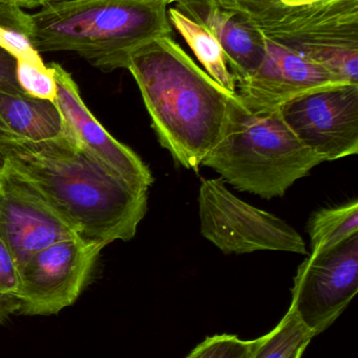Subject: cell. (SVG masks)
Wrapping results in <instances>:
<instances>
[{
    "label": "cell",
    "mask_w": 358,
    "mask_h": 358,
    "mask_svg": "<svg viewBox=\"0 0 358 358\" xmlns=\"http://www.w3.org/2000/svg\"><path fill=\"white\" fill-rule=\"evenodd\" d=\"M164 0H77L41 6L29 16L38 52H71L103 71L128 69L135 50L172 36Z\"/></svg>",
    "instance_id": "cell-3"
},
{
    "label": "cell",
    "mask_w": 358,
    "mask_h": 358,
    "mask_svg": "<svg viewBox=\"0 0 358 358\" xmlns=\"http://www.w3.org/2000/svg\"><path fill=\"white\" fill-rule=\"evenodd\" d=\"M199 217L203 237L225 255L308 252L302 236L291 225L235 196L222 178H202Z\"/></svg>",
    "instance_id": "cell-5"
},
{
    "label": "cell",
    "mask_w": 358,
    "mask_h": 358,
    "mask_svg": "<svg viewBox=\"0 0 358 358\" xmlns=\"http://www.w3.org/2000/svg\"><path fill=\"white\" fill-rule=\"evenodd\" d=\"M174 8L205 27L220 42L235 81L260 64L266 39L218 0H179Z\"/></svg>",
    "instance_id": "cell-13"
},
{
    "label": "cell",
    "mask_w": 358,
    "mask_h": 358,
    "mask_svg": "<svg viewBox=\"0 0 358 358\" xmlns=\"http://www.w3.org/2000/svg\"><path fill=\"white\" fill-rule=\"evenodd\" d=\"M298 140L324 162L358 153V85L338 86L296 99L280 109Z\"/></svg>",
    "instance_id": "cell-9"
},
{
    "label": "cell",
    "mask_w": 358,
    "mask_h": 358,
    "mask_svg": "<svg viewBox=\"0 0 358 358\" xmlns=\"http://www.w3.org/2000/svg\"><path fill=\"white\" fill-rule=\"evenodd\" d=\"M268 41L288 48L358 42V0H218Z\"/></svg>",
    "instance_id": "cell-6"
},
{
    "label": "cell",
    "mask_w": 358,
    "mask_h": 358,
    "mask_svg": "<svg viewBox=\"0 0 358 358\" xmlns=\"http://www.w3.org/2000/svg\"><path fill=\"white\" fill-rule=\"evenodd\" d=\"M77 1V0H43L44 6H54V4L67 3V2Z\"/></svg>",
    "instance_id": "cell-23"
},
{
    "label": "cell",
    "mask_w": 358,
    "mask_h": 358,
    "mask_svg": "<svg viewBox=\"0 0 358 358\" xmlns=\"http://www.w3.org/2000/svg\"><path fill=\"white\" fill-rule=\"evenodd\" d=\"M311 254L327 252L358 234V200L324 208L311 215L307 227Z\"/></svg>",
    "instance_id": "cell-16"
},
{
    "label": "cell",
    "mask_w": 358,
    "mask_h": 358,
    "mask_svg": "<svg viewBox=\"0 0 358 358\" xmlns=\"http://www.w3.org/2000/svg\"><path fill=\"white\" fill-rule=\"evenodd\" d=\"M15 69H16V59L11 56L4 48H0V90H8V92L21 90L17 83ZM10 138H14L0 121V143Z\"/></svg>",
    "instance_id": "cell-22"
},
{
    "label": "cell",
    "mask_w": 358,
    "mask_h": 358,
    "mask_svg": "<svg viewBox=\"0 0 358 358\" xmlns=\"http://www.w3.org/2000/svg\"><path fill=\"white\" fill-rule=\"evenodd\" d=\"M0 169H1V168H0Z\"/></svg>",
    "instance_id": "cell-25"
},
{
    "label": "cell",
    "mask_w": 358,
    "mask_h": 358,
    "mask_svg": "<svg viewBox=\"0 0 358 358\" xmlns=\"http://www.w3.org/2000/svg\"><path fill=\"white\" fill-rule=\"evenodd\" d=\"M48 66L56 82L54 102L64 120L65 134L111 172L135 187L149 191L155 180L149 166L99 123L82 100L71 73L58 63Z\"/></svg>",
    "instance_id": "cell-12"
},
{
    "label": "cell",
    "mask_w": 358,
    "mask_h": 358,
    "mask_svg": "<svg viewBox=\"0 0 358 358\" xmlns=\"http://www.w3.org/2000/svg\"><path fill=\"white\" fill-rule=\"evenodd\" d=\"M79 237L74 227L18 174L0 169V240L20 271L40 250Z\"/></svg>",
    "instance_id": "cell-10"
},
{
    "label": "cell",
    "mask_w": 358,
    "mask_h": 358,
    "mask_svg": "<svg viewBox=\"0 0 358 358\" xmlns=\"http://www.w3.org/2000/svg\"><path fill=\"white\" fill-rule=\"evenodd\" d=\"M348 84L358 85V42H323L294 46Z\"/></svg>",
    "instance_id": "cell-18"
},
{
    "label": "cell",
    "mask_w": 358,
    "mask_h": 358,
    "mask_svg": "<svg viewBox=\"0 0 358 358\" xmlns=\"http://www.w3.org/2000/svg\"><path fill=\"white\" fill-rule=\"evenodd\" d=\"M105 246L81 237L34 255L19 271L21 315H52L77 301Z\"/></svg>",
    "instance_id": "cell-7"
},
{
    "label": "cell",
    "mask_w": 358,
    "mask_h": 358,
    "mask_svg": "<svg viewBox=\"0 0 358 358\" xmlns=\"http://www.w3.org/2000/svg\"><path fill=\"white\" fill-rule=\"evenodd\" d=\"M343 85L348 83L298 50L266 40L260 64L237 80V96L252 113H270L301 96Z\"/></svg>",
    "instance_id": "cell-11"
},
{
    "label": "cell",
    "mask_w": 358,
    "mask_h": 358,
    "mask_svg": "<svg viewBox=\"0 0 358 358\" xmlns=\"http://www.w3.org/2000/svg\"><path fill=\"white\" fill-rule=\"evenodd\" d=\"M164 1H165V3L167 4V6H170V4L176 3L179 0H164Z\"/></svg>",
    "instance_id": "cell-24"
},
{
    "label": "cell",
    "mask_w": 358,
    "mask_h": 358,
    "mask_svg": "<svg viewBox=\"0 0 358 358\" xmlns=\"http://www.w3.org/2000/svg\"><path fill=\"white\" fill-rule=\"evenodd\" d=\"M254 341H244L233 334L208 336L185 358H249Z\"/></svg>",
    "instance_id": "cell-21"
},
{
    "label": "cell",
    "mask_w": 358,
    "mask_h": 358,
    "mask_svg": "<svg viewBox=\"0 0 358 358\" xmlns=\"http://www.w3.org/2000/svg\"><path fill=\"white\" fill-rule=\"evenodd\" d=\"M17 83L25 94L34 98L54 101L56 82L48 66H38L27 61L16 60Z\"/></svg>",
    "instance_id": "cell-20"
},
{
    "label": "cell",
    "mask_w": 358,
    "mask_h": 358,
    "mask_svg": "<svg viewBox=\"0 0 358 358\" xmlns=\"http://www.w3.org/2000/svg\"><path fill=\"white\" fill-rule=\"evenodd\" d=\"M325 163L291 131L280 110L254 113L233 94L216 146L202 162L223 180L264 199L283 197Z\"/></svg>",
    "instance_id": "cell-4"
},
{
    "label": "cell",
    "mask_w": 358,
    "mask_h": 358,
    "mask_svg": "<svg viewBox=\"0 0 358 358\" xmlns=\"http://www.w3.org/2000/svg\"><path fill=\"white\" fill-rule=\"evenodd\" d=\"M313 334L292 311L268 334L254 340L249 358H302Z\"/></svg>",
    "instance_id": "cell-17"
},
{
    "label": "cell",
    "mask_w": 358,
    "mask_h": 358,
    "mask_svg": "<svg viewBox=\"0 0 358 358\" xmlns=\"http://www.w3.org/2000/svg\"><path fill=\"white\" fill-rule=\"evenodd\" d=\"M167 14L172 29L184 38L206 73L223 88L231 94H237V81L216 38L205 27L185 16L177 8H168Z\"/></svg>",
    "instance_id": "cell-15"
},
{
    "label": "cell",
    "mask_w": 358,
    "mask_h": 358,
    "mask_svg": "<svg viewBox=\"0 0 358 358\" xmlns=\"http://www.w3.org/2000/svg\"><path fill=\"white\" fill-rule=\"evenodd\" d=\"M0 121L13 138L42 142L65 134V124L54 101L34 98L22 90H0Z\"/></svg>",
    "instance_id": "cell-14"
},
{
    "label": "cell",
    "mask_w": 358,
    "mask_h": 358,
    "mask_svg": "<svg viewBox=\"0 0 358 358\" xmlns=\"http://www.w3.org/2000/svg\"><path fill=\"white\" fill-rule=\"evenodd\" d=\"M357 292L358 234L332 250L305 259L294 279L288 310L315 338L342 315Z\"/></svg>",
    "instance_id": "cell-8"
},
{
    "label": "cell",
    "mask_w": 358,
    "mask_h": 358,
    "mask_svg": "<svg viewBox=\"0 0 358 358\" xmlns=\"http://www.w3.org/2000/svg\"><path fill=\"white\" fill-rule=\"evenodd\" d=\"M19 310L18 269L8 248L0 240V325Z\"/></svg>",
    "instance_id": "cell-19"
},
{
    "label": "cell",
    "mask_w": 358,
    "mask_h": 358,
    "mask_svg": "<svg viewBox=\"0 0 358 358\" xmlns=\"http://www.w3.org/2000/svg\"><path fill=\"white\" fill-rule=\"evenodd\" d=\"M0 161L37 189L83 239L104 246L130 241L146 215V189L111 172L69 134L42 142L4 141Z\"/></svg>",
    "instance_id": "cell-1"
},
{
    "label": "cell",
    "mask_w": 358,
    "mask_h": 358,
    "mask_svg": "<svg viewBox=\"0 0 358 358\" xmlns=\"http://www.w3.org/2000/svg\"><path fill=\"white\" fill-rule=\"evenodd\" d=\"M134 77L160 144L179 165L198 171L220 138L229 99L172 36H161L132 52Z\"/></svg>",
    "instance_id": "cell-2"
}]
</instances>
